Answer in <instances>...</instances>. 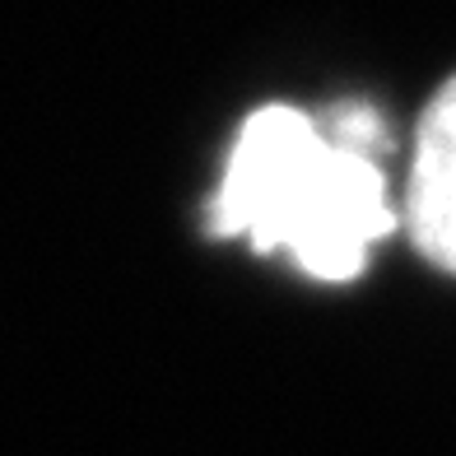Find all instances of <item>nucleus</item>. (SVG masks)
I'll return each mask as SVG.
<instances>
[{
	"label": "nucleus",
	"instance_id": "f03ea898",
	"mask_svg": "<svg viewBox=\"0 0 456 456\" xmlns=\"http://www.w3.org/2000/svg\"><path fill=\"white\" fill-rule=\"evenodd\" d=\"M401 224L428 265L456 275V75L438 85L414 126Z\"/></svg>",
	"mask_w": 456,
	"mask_h": 456
},
{
	"label": "nucleus",
	"instance_id": "f257e3e1",
	"mask_svg": "<svg viewBox=\"0 0 456 456\" xmlns=\"http://www.w3.org/2000/svg\"><path fill=\"white\" fill-rule=\"evenodd\" d=\"M382 144L368 108H340L330 121L289 102L256 108L228 144L205 210L210 233L247 238L261 256L289 252L322 284L359 280L372 247L401 224L378 163Z\"/></svg>",
	"mask_w": 456,
	"mask_h": 456
}]
</instances>
